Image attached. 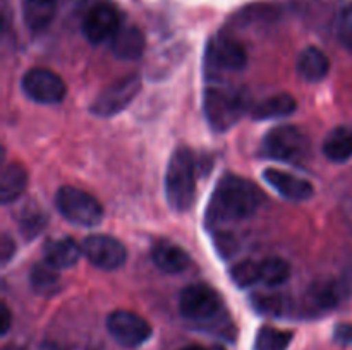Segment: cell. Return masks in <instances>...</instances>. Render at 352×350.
Wrapping results in <instances>:
<instances>
[{
	"label": "cell",
	"mask_w": 352,
	"mask_h": 350,
	"mask_svg": "<svg viewBox=\"0 0 352 350\" xmlns=\"http://www.w3.org/2000/svg\"><path fill=\"white\" fill-rule=\"evenodd\" d=\"M347 290H349V287H347L346 281H320L309 288L308 299L316 309H332L346 297Z\"/></svg>",
	"instance_id": "obj_21"
},
{
	"label": "cell",
	"mask_w": 352,
	"mask_h": 350,
	"mask_svg": "<svg viewBox=\"0 0 352 350\" xmlns=\"http://www.w3.org/2000/svg\"><path fill=\"white\" fill-rule=\"evenodd\" d=\"M14 253H16V244L10 239L7 233L2 235V246H0V257H2V264H7L12 259Z\"/></svg>",
	"instance_id": "obj_30"
},
{
	"label": "cell",
	"mask_w": 352,
	"mask_h": 350,
	"mask_svg": "<svg viewBox=\"0 0 352 350\" xmlns=\"http://www.w3.org/2000/svg\"><path fill=\"white\" fill-rule=\"evenodd\" d=\"M260 273L261 283L268 287H277L287 281V278L291 277V268L282 257H267L260 261Z\"/></svg>",
	"instance_id": "obj_25"
},
{
	"label": "cell",
	"mask_w": 352,
	"mask_h": 350,
	"mask_svg": "<svg viewBox=\"0 0 352 350\" xmlns=\"http://www.w3.org/2000/svg\"><path fill=\"white\" fill-rule=\"evenodd\" d=\"M58 213L79 226H96L103 220V208L96 198L82 189L64 185L55 194Z\"/></svg>",
	"instance_id": "obj_4"
},
{
	"label": "cell",
	"mask_w": 352,
	"mask_h": 350,
	"mask_svg": "<svg viewBox=\"0 0 352 350\" xmlns=\"http://www.w3.org/2000/svg\"><path fill=\"white\" fill-rule=\"evenodd\" d=\"M263 178L270 187H274L282 198L289 199V201H308L315 194L311 182L294 174H289V172L278 170V168H267L263 172Z\"/></svg>",
	"instance_id": "obj_13"
},
{
	"label": "cell",
	"mask_w": 352,
	"mask_h": 350,
	"mask_svg": "<svg viewBox=\"0 0 352 350\" xmlns=\"http://www.w3.org/2000/svg\"><path fill=\"white\" fill-rule=\"evenodd\" d=\"M330 71V60L320 48L308 47L298 58V74L308 82H320Z\"/></svg>",
	"instance_id": "obj_17"
},
{
	"label": "cell",
	"mask_w": 352,
	"mask_h": 350,
	"mask_svg": "<svg viewBox=\"0 0 352 350\" xmlns=\"http://www.w3.org/2000/svg\"><path fill=\"white\" fill-rule=\"evenodd\" d=\"M196 158L189 148H177L172 153L165 174V196L175 211H188L196 196Z\"/></svg>",
	"instance_id": "obj_3"
},
{
	"label": "cell",
	"mask_w": 352,
	"mask_h": 350,
	"mask_svg": "<svg viewBox=\"0 0 352 350\" xmlns=\"http://www.w3.org/2000/svg\"><path fill=\"white\" fill-rule=\"evenodd\" d=\"M151 259L165 273H182L191 264V257L181 246L168 240H160L151 249Z\"/></svg>",
	"instance_id": "obj_14"
},
{
	"label": "cell",
	"mask_w": 352,
	"mask_h": 350,
	"mask_svg": "<svg viewBox=\"0 0 352 350\" xmlns=\"http://www.w3.org/2000/svg\"><path fill=\"white\" fill-rule=\"evenodd\" d=\"M58 271L60 270H57V268H54L52 264H48L47 261L34 264L30 277L31 287L41 295L52 294L58 283Z\"/></svg>",
	"instance_id": "obj_24"
},
{
	"label": "cell",
	"mask_w": 352,
	"mask_h": 350,
	"mask_svg": "<svg viewBox=\"0 0 352 350\" xmlns=\"http://www.w3.org/2000/svg\"><path fill=\"white\" fill-rule=\"evenodd\" d=\"M82 254V246H79L71 237H60L47 242L43 249V257L48 264L57 270L74 266Z\"/></svg>",
	"instance_id": "obj_15"
},
{
	"label": "cell",
	"mask_w": 352,
	"mask_h": 350,
	"mask_svg": "<svg viewBox=\"0 0 352 350\" xmlns=\"http://www.w3.org/2000/svg\"><path fill=\"white\" fill-rule=\"evenodd\" d=\"M58 0H23V17L31 31H43L50 26L57 12Z\"/></svg>",
	"instance_id": "obj_19"
},
{
	"label": "cell",
	"mask_w": 352,
	"mask_h": 350,
	"mask_svg": "<svg viewBox=\"0 0 352 350\" xmlns=\"http://www.w3.org/2000/svg\"><path fill=\"white\" fill-rule=\"evenodd\" d=\"M205 117L215 132H226L236 126L250 106V96L232 84H213L205 89Z\"/></svg>",
	"instance_id": "obj_2"
},
{
	"label": "cell",
	"mask_w": 352,
	"mask_h": 350,
	"mask_svg": "<svg viewBox=\"0 0 352 350\" xmlns=\"http://www.w3.org/2000/svg\"><path fill=\"white\" fill-rule=\"evenodd\" d=\"M107 329L117 343L124 347H140L151 336L150 323L131 311H113L107 318Z\"/></svg>",
	"instance_id": "obj_10"
},
{
	"label": "cell",
	"mask_w": 352,
	"mask_h": 350,
	"mask_svg": "<svg viewBox=\"0 0 352 350\" xmlns=\"http://www.w3.org/2000/svg\"><path fill=\"white\" fill-rule=\"evenodd\" d=\"M261 201L263 194L253 182L229 174L217 184L213 191L205 215L206 223L208 226H217L222 223L246 220L260 209Z\"/></svg>",
	"instance_id": "obj_1"
},
{
	"label": "cell",
	"mask_w": 352,
	"mask_h": 350,
	"mask_svg": "<svg viewBox=\"0 0 352 350\" xmlns=\"http://www.w3.org/2000/svg\"><path fill=\"white\" fill-rule=\"evenodd\" d=\"M230 278L239 288H248L254 283H261L260 263L258 261H239L230 270Z\"/></svg>",
	"instance_id": "obj_26"
},
{
	"label": "cell",
	"mask_w": 352,
	"mask_h": 350,
	"mask_svg": "<svg viewBox=\"0 0 352 350\" xmlns=\"http://www.w3.org/2000/svg\"><path fill=\"white\" fill-rule=\"evenodd\" d=\"M146 40L141 30L136 26H124L120 27L112 38V51L116 57L122 60H136L143 55Z\"/></svg>",
	"instance_id": "obj_16"
},
{
	"label": "cell",
	"mask_w": 352,
	"mask_h": 350,
	"mask_svg": "<svg viewBox=\"0 0 352 350\" xmlns=\"http://www.w3.org/2000/svg\"><path fill=\"white\" fill-rule=\"evenodd\" d=\"M119 30V12H117L116 7L105 2L93 5L85 16V21H82V34L93 45H100L112 40Z\"/></svg>",
	"instance_id": "obj_12"
},
{
	"label": "cell",
	"mask_w": 352,
	"mask_h": 350,
	"mask_svg": "<svg viewBox=\"0 0 352 350\" xmlns=\"http://www.w3.org/2000/svg\"><path fill=\"white\" fill-rule=\"evenodd\" d=\"M10 328V311L6 304L2 305V335H7Z\"/></svg>",
	"instance_id": "obj_32"
},
{
	"label": "cell",
	"mask_w": 352,
	"mask_h": 350,
	"mask_svg": "<svg viewBox=\"0 0 352 350\" xmlns=\"http://www.w3.org/2000/svg\"><path fill=\"white\" fill-rule=\"evenodd\" d=\"M296 112V100L289 93H278L263 100L253 108L254 120H268V119H284Z\"/></svg>",
	"instance_id": "obj_22"
},
{
	"label": "cell",
	"mask_w": 352,
	"mask_h": 350,
	"mask_svg": "<svg viewBox=\"0 0 352 350\" xmlns=\"http://www.w3.org/2000/svg\"><path fill=\"white\" fill-rule=\"evenodd\" d=\"M222 307V297L206 283L188 285L179 297V312L186 319L205 323L215 318Z\"/></svg>",
	"instance_id": "obj_6"
},
{
	"label": "cell",
	"mask_w": 352,
	"mask_h": 350,
	"mask_svg": "<svg viewBox=\"0 0 352 350\" xmlns=\"http://www.w3.org/2000/svg\"><path fill=\"white\" fill-rule=\"evenodd\" d=\"M337 36L346 48L352 50V3L342 9L337 19Z\"/></svg>",
	"instance_id": "obj_29"
},
{
	"label": "cell",
	"mask_w": 352,
	"mask_h": 350,
	"mask_svg": "<svg viewBox=\"0 0 352 350\" xmlns=\"http://www.w3.org/2000/svg\"><path fill=\"white\" fill-rule=\"evenodd\" d=\"M21 86L28 98L41 105H57L65 98V93H67L65 82L62 81L60 75L41 67L28 71L23 75Z\"/></svg>",
	"instance_id": "obj_8"
},
{
	"label": "cell",
	"mask_w": 352,
	"mask_h": 350,
	"mask_svg": "<svg viewBox=\"0 0 352 350\" xmlns=\"http://www.w3.org/2000/svg\"><path fill=\"white\" fill-rule=\"evenodd\" d=\"M333 338L336 342L342 343V345H351L352 343V325H339L333 331Z\"/></svg>",
	"instance_id": "obj_31"
},
{
	"label": "cell",
	"mask_w": 352,
	"mask_h": 350,
	"mask_svg": "<svg viewBox=\"0 0 352 350\" xmlns=\"http://www.w3.org/2000/svg\"><path fill=\"white\" fill-rule=\"evenodd\" d=\"M28 185V172L21 163H9L2 172L0 180V201L10 205L23 196Z\"/></svg>",
	"instance_id": "obj_20"
},
{
	"label": "cell",
	"mask_w": 352,
	"mask_h": 350,
	"mask_svg": "<svg viewBox=\"0 0 352 350\" xmlns=\"http://www.w3.org/2000/svg\"><path fill=\"white\" fill-rule=\"evenodd\" d=\"M323 154L333 163H344L352 158V126H339L327 134Z\"/></svg>",
	"instance_id": "obj_18"
},
{
	"label": "cell",
	"mask_w": 352,
	"mask_h": 350,
	"mask_svg": "<svg viewBox=\"0 0 352 350\" xmlns=\"http://www.w3.org/2000/svg\"><path fill=\"white\" fill-rule=\"evenodd\" d=\"M141 89V78L138 74H129L119 81L107 86L95 102L91 103V112L98 117H112L129 106Z\"/></svg>",
	"instance_id": "obj_7"
},
{
	"label": "cell",
	"mask_w": 352,
	"mask_h": 350,
	"mask_svg": "<svg viewBox=\"0 0 352 350\" xmlns=\"http://www.w3.org/2000/svg\"><path fill=\"white\" fill-rule=\"evenodd\" d=\"M82 254L93 266L105 271L119 270L127 259V249L119 239L95 233L82 240Z\"/></svg>",
	"instance_id": "obj_9"
},
{
	"label": "cell",
	"mask_w": 352,
	"mask_h": 350,
	"mask_svg": "<svg viewBox=\"0 0 352 350\" xmlns=\"http://www.w3.org/2000/svg\"><path fill=\"white\" fill-rule=\"evenodd\" d=\"M305 150V136L296 126H278L267 132L261 143V153L272 160L287 161Z\"/></svg>",
	"instance_id": "obj_11"
},
{
	"label": "cell",
	"mask_w": 352,
	"mask_h": 350,
	"mask_svg": "<svg viewBox=\"0 0 352 350\" xmlns=\"http://www.w3.org/2000/svg\"><path fill=\"white\" fill-rule=\"evenodd\" d=\"M45 223H47V216H45V213L40 211V209H26L19 218L21 232H23V235L28 237V239L36 237L38 233L43 230Z\"/></svg>",
	"instance_id": "obj_28"
},
{
	"label": "cell",
	"mask_w": 352,
	"mask_h": 350,
	"mask_svg": "<svg viewBox=\"0 0 352 350\" xmlns=\"http://www.w3.org/2000/svg\"><path fill=\"white\" fill-rule=\"evenodd\" d=\"M292 333L277 329L274 326H263L258 329L253 350H287Z\"/></svg>",
	"instance_id": "obj_23"
},
{
	"label": "cell",
	"mask_w": 352,
	"mask_h": 350,
	"mask_svg": "<svg viewBox=\"0 0 352 350\" xmlns=\"http://www.w3.org/2000/svg\"><path fill=\"white\" fill-rule=\"evenodd\" d=\"M246 48L229 34H217L210 38L205 51V64L208 75L223 72H239L246 67Z\"/></svg>",
	"instance_id": "obj_5"
},
{
	"label": "cell",
	"mask_w": 352,
	"mask_h": 350,
	"mask_svg": "<svg viewBox=\"0 0 352 350\" xmlns=\"http://www.w3.org/2000/svg\"><path fill=\"white\" fill-rule=\"evenodd\" d=\"M253 307L261 314L268 316H282V312L287 311V301L284 295H265L256 294L253 295Z\"/></svg>",
	"instance_id": "obj_27"
},
{
	"label": "cell",
	"mask_w": 352,
	"mask_h": 350,
	"mask_svg": "<svg viewBox=\"0 0 352 350\" xmlns=\"http://www.w3.org/2000/svg\"><path fill=\"white\" fill-rule=\"evenodd\" d=\"M181 350H206L205 347H199V345H189V347H184V349Z\"/></svg>",
	"instance_id": "obj_33"
}]
</instances>
